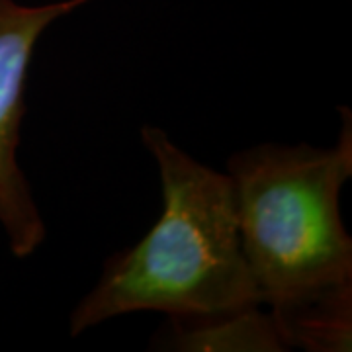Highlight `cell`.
Listing matches in <instances>:
<instances>
[{
	"label": "cell",
	"mask_w": 352,
	"mask_h": 352,
	"mask_svg": "<svg viewBox=\"0 0 352 352\" xmlns=\"http://www.w3.org/2000/svg\"><path fill=\"white\" fill-rule=\"evenodd\" d=\"M344 118L331 149L263 143L229 161L241 247L288 349L351 351L352 241L339 210L352 175L349 110Z\"/></svg>",
	"instance_id": "1"
},
{
	"label": "cell",
	"mask_w": 352,
	"mask_h": 352,
	"mask_svg": "<svg viewBox=\"0 0 352 352\" xmlns=\"http://www.w3.org/2000/svg\"><path fill=\"white\" fill-rule=\"evenodd\" d=\"M141 139L159 164L163 214L135 247L113 256L76 305L75 337L133 311L200 317L261 303L229 176L192 159L159 127H141Z\"/></svg>",
	"instance_id": "2"
},
{
	"label": "cell",
	"mask_w": 352,
	"mask_h": 352,
	"mask_svg": "<svg viewBox=\"0 0 352 352\" xmlns=\"http://www.w3.org/2000/svg\"><path fill=\"white\" fill-rule=\"evenodd\" d=\"M87 2L92 0L43 6L0 0V226L16 256H30L45 239L43 219L18 163L28 71L43 32Z\"/></svg>",
	"instance_id": "3"
},
{
	"label": "cell",
	"mask_w": 352,
	"mask_h": 352,
	"mask_svg": "<svg viewBox=\"0 0 352 352\" xmlns=\"http://www.w3.org/2000/svg\"><path fill=\"white\" fill-rule=\"evenodd\" d=\"M175 351H286L270 311L263 303H252L229 311L200 317H170V329L163 339Z\"/></svg>",
	"instance_id": "4"
}]
</instances>
